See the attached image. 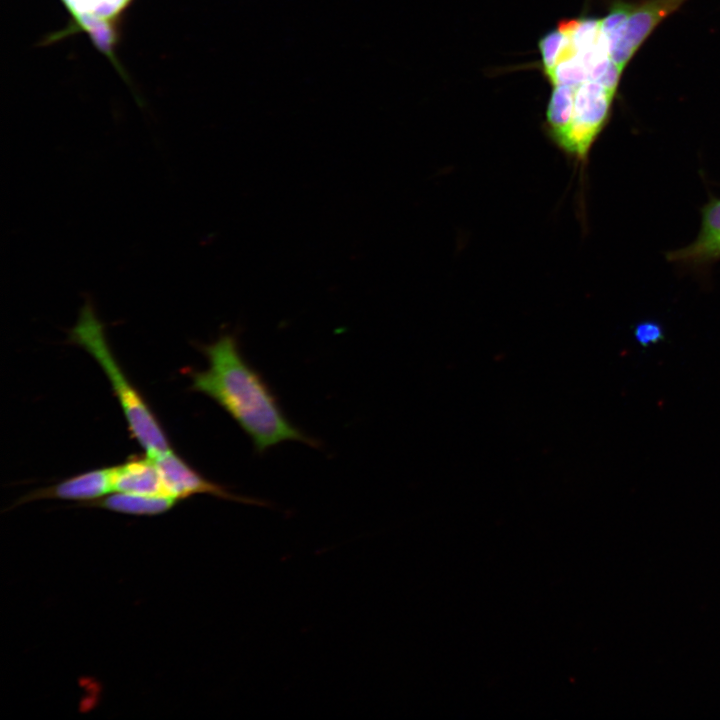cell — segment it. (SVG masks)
<instances>
[{
	"label": "cell",
	"instance_id": "obj_1",
	"mask_svg": "<svg viewBox=\"0 0 720 720\" xmlns=\"http://www.w3.org/2000/svg\"><path fill=\"white\" fill-rule=\"evenodd\" d=\"M199 350L208 368L190 374L191 389L221 406L250 437L257 453L286 441L319 446L287 418L267 382L242 355L234 335L222 334Z\"/></svg>",
	"mask_w": 720,
	"mask_h": 720
},
{
	"label": "cell",
	"instance_id": "obj_2",
	"mask_svg": "<svg viewBox=\"0 0 720 720\" xmlns=\"http://www.w3.org/2000/svg\"><path fill=\"white\" fill-rule=\"evenodd\" d=\"M69 339L85 349L106 373L117 396L129 430L149 456L171 449L170 442L155 414L138 390L129 382L108 345L104 325L92 304L86 301Z\"/></svg>",
	"mask_w": 720,
	"mask_h": 720
},
{
	"label": "cell",
	"instance_id": "obj_3",
	"mask_svg": "<svg viewBox=\"0 0 720 720\" xmlns=\"http://www.w3.org/2000/svg\"><path fill=\"white\" fill-rule=\"evenodd\" d=\"M614 93L600 83L586 80L575 88L572 119L557 146L562 152L583 161L606 124Z\"/></svg>",
	"mask_w": 720,
	"mask_h": 720
},
{
	"label": "cell",
	"instance_id": "obj_4",
	"mask_svg": "<svg viewBox=\"0 0 720 720\" xmlns=\"http://www.w3.org/2000/svg\"><path fill=\"white\" fill-rule=\"evenodd\" d=\"M151 457L160 471L167 495L170 497L181 501L196 494H209L223 500L248 505L270 506L265 500L238 495L227 487L205 478L172 449Z\"/></svg>",
	"mask_w": 720,
	"mask_h": 720
},
{
	"label": "cell",
	"instance_id": "obj_5",
	"mask_svg": "<svg viewBox=\"0 0 720 720\" xmlns=\"http://www.w3.org/2000/svg\"><path fill=\"white\" fill-rule=\"evenodd\" d=\"M685 1L642 0L634 2L621 39L609 51L612 62L623 71L656 26L664 18L676 11Z\"/></svg>",
	"mask_w": 720,
	"mask_h": 720
},
{
	"label": "cell",
	"instance_id": "obj_6",
	"mask_svg": "<svg viewBox=\"0 0 720 720\" xmlns=\"http://www.w3.org/2000/svg\"><path fill=\"white\" fill-rule=\"evenodd\" d=\"M113 472L114 467H105L78 474L26 494L17 505L39 499L72 500L81 504L97 500L113 492Z\"/></svg>",
	"mask_w": 720,
	"mask_h": 720
},
{
	"label": "cell",
	"instance_id": "obj_7",
	"mask_svg": "<svg viewBox=\"0 0 720 720\" xmlns=\"http://www.w3.org/2000/svg\"><path fill=\"white\" fill-rule=\"evenodd\" d=\"M113 492L170 497L154 459L148 454L130 456L124 463L114 466Z\"/></svg>",
	"mask_w": 720,
	"mask_h": 720
},
{
	"label": "cell",
	"instance_id": "obj_8",
	"mask_svg": "<svg viewBox=\"0 0 720 720\" xmlns=\"http://www.w3.org/2000/svg\"><path fill=\"white\" fill-rule=\"evenodd\" d=\"M178 502L180 500L167 496L112 492L97 500L84 503L82 506L102 508L129 515L154 516L169 511Z\"/></svg>",
	"mask_w": 720,
	"mask_h": 720
},
{
	"label": "cell",
	"instance_id": "obj_9",
	"mask_svg": "<svg viewBox=\"0 0 720 720\" xmlns=\"http://www.w3.org/2000/svg\"><path fill=\"white\" fill-rule=\"evenodd\" d=\"M720 255V200H713L703 210L702 229L697 240L687 248L669 255L672 260H704Z\"/></svg>",
	"mask_w": 720,
	"mask_h": 720
},
{
	"label": "cell",
	"instance_id": "obj_10",
	"mask_svg": "<svg viewBox=\"0 0 720 720\" xmlns=\"http://www.w3.org/2000/svg\"><path fill=\"white\" fill-rule=\"evenodd\" d=\"M575 88L553 86L546 111L545 130L552 142L558 146L565 136L572 119Z\"/></svg>",
	"mask_w": 720,
	"mask_h": 720
},
{
	"label": "cell",
	"instance_id": "obj_11",
	"mask_svg": "<svg viewBox=\"0 0 720 720\" xmlns=\"http://www.w3.org/2000/svg\"><path fill=\"white\" fill-rule=\"evenodd\" d=\"M75 25L88 33L95 47L105 54L118 68L114 57V48L118 40V31L114 20L100 19L90 16L74 18Z\"/></svg>",
	"mask_w": 720,
	"mask_h": 720
},
{
	"label": "cell",
	"instance_id": "obj_12",
	"mask_svg": "<svg viewBox=\"0 0 720 720\" xmlns=\"http://www.w3.org/2000/svg\"><path fill=\"white\" fill-rule=\"evenodd\" d=\"M131 0H62L74 18L90 16L114 20Z\"/></svg>",
	"mask_w": 720,
	"mask_h": 720
},
{
	"label": "cell",
	"instance_id": "obj_13",
	"mask_svg": "<svg viewBox=\"0 0 720 720\" xmlns=\"http://www.w3.org/2000/svg\"><path fill=\"white\" fill-rule=\"evenodd\" d=\"M566 40L567 35L558 28L546 33L540 39L538 46L545 76L549 74L556 65Z\"/></svg>",
	"mask_w": 720,
	"mask_h": 720
},
{
	"label": "cell",
	"instance_id": "obj_14",
	"mask_svg": "<svg viewBox=\"0 0 720 720\" xmlns=\"http://www.w3.org/2000/svg\"><path fill=\"white\" fill-rule=\"evenodd\" d=\"M635 341L642 347L648 348L665 340L662 325L655 320L639 321L632 329Z\"/></svg>",
	"mask_w": 720,
	"mask_h": 720
}]
</instances>
